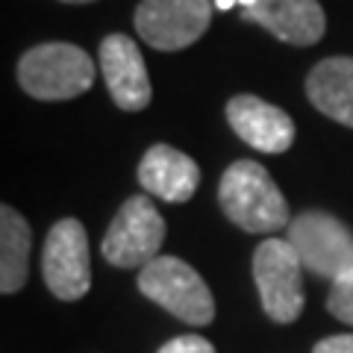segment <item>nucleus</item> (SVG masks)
<instances>
[{"mask_svg":"<svg viewBox=\"0 0 353 353\" xmlns=\"http://www.w3.org/2000/svg\"><path fill=\"white\" fill-rule=\"evenodd\" d=\"M218 203L245 233H277L292 224L289 203L259 162L239 159L221 176Z\"/></svg>","mask_w":353,"mask_h":353,"instance_id":"obj_1","label":"nucleus"},{"mask_svg":"<svg viewBox=\"0 0 353 353\" xmlns=\"http://www.w3.org/2000/svg\"><path fill=\"white\" fill-rule=\"evenodd\" d=\"M92 57L68 41H48L27 50L18 62V83L36 101H71L94 85Z\"/></svg>","mask_w":353,"mask_h":353,"instance_id":"obj_2","label":"nucleus"},{"mask_svg":"<svg viewBox=\"0 0 353 353\" xmlns=\"http://www.w3.org/2000/svg\"><path fill=\"white\" fill-rule=\"evenodd\" d=\"M136 283L148 301L192 327H206L215 318V297L206 280L176 256H157L139 271Z\"/></svg>","mask_w":353,"mask_h":353,"instance_id":"obj_3","label":"nucleus"},{"mask_svg":"<svg viewBox=\"0 0 353 353\" xmlns=\"http://www.w3.org/2000/svg\"><path fill=\"white\" fill-rule=\"evenodd\" d=\"M303 262L289 239H265L253 250V280L265 315L274 324H292L303 312Z\"/></svg>","mask_w":353,"mask_h":353,"instance_id":"obj_4","label":"nucleus"},{"mask_svg":"<svg viewBox=\"0 0 353 353\" xmlns=\"http://www.w3.org/2000/svg\"><path fill=\"white\" fill-rule=\"evenodd\" d=\"M165 218L153 206L150 197L132 194L112 218L106 236L101 241V253L115 268H145L159 256V248L165 241Z\"/></svg>","mask_w":353,"mask_h":353,"instance_id":"obj_5","label":"nucleus"},{"mask_svg":"<svg viewBox=\"0 0 353 353\" xmlns=\"http://www.w3.org/2000/svg\"><path fill=\"white\" fill-rule=\"evenodd\" d=\"M289 241L315 277L341 280L353 271V233L327 212H301L289 224Z\"/></svg>","mask_w":353,"mask_h":353,"instance_id":"obj_6","label":"nucleus"},{"mask_svg":"<svg viewBox=\"0 0 353 353\" xmlns=\"http://www.w3.org/2000/svg\"><path fill=\"white\" fill-rule=\"evenodd\" d=\"M41 274L53 297L59 301H80L92 289V256H88V236L77 218H62L50 227L41 248Z\"/></svg>","mask_w":353,"mask_h":353,"instance_id":"obj_7","label":"nucleus"},{"mask_svg":"<svg viewBox=\"0 0 353 353\" xmlns=\"http://www.w3.org/2000/svg\"><path fill=\"white\" fill-rule=\"evenodd\" d=\"M212 9V0H141L136 32L157 50H185L209 30Z\"/></svg>","mask_w":353,"mask_h":353,"instance_id":"obj_8","label":"nucleus"},{"mask_svg":"<svg viewBox=\"0 0 353 353\" xmlns=\"http://www.w3.org/2000/svg\"><path fill=\"white\" fill-rule=\"evenodd\" d=\"M101 71L112 101L124 112H141L148 109L153 88L145 68L139 44L124 32H112L101 41Z\"/></svg>","mask_w":353,"mask_h":353,"instance_id":"obj_9","label":"nucleus"},{"mask_svg":"<svg viewBox=\"0 0 353 353\" xmlns=\"http://www.w3.org/2000/svg\"><path fill=\"white\" fill-rule=\"evenodd\" d=\"M227 124L259 153H285L294 145V121L285 109L256 94H236L227 103Z\"/></svg>","mask_w":353,"mask_h":353,"instance_id":"obj_10","label":"nucleus"},{"mask_svg":"<svg viewBox=\"0 0 353 353\" xmlns=\"http://www.w3.org/2000/svg\"><path fill=\"white\" fill-rule=\"evenodd\" d=\"M241 18L253 21L294 48H309L321 41L327 30V18L318 0H256L253 6L241 9Z\"/></svg>","mask_w":353,"mask_h":353,"instance_id":"obj_11","label":"nucleus"},{"mask_svg":"<svg viewBox=\"0 0 353 353\" xmlns=\"http://www.w3.org/2000/svg\"><path fill=\"white\" fill-rule=\"evenodd\" d=\"M139 185L168 203H185L201 185V168L189 153L171 145H153L139 162Z\"/></svg>","mask_w":353,"mask_h":353,"instance_id":"obj_12","label":"nucleus"},{"mask_svg":"<svg viewBox=\"0 0 353 353\" xmlns=\"http://www.w3.org/2000/svg\"><path fill=\"white\" fill-rule=\"evenodd\" d=\"M306 97L318 112L353 127V57H327L306 77Z\"/></svg>","mask_w":353,"mask_h":353,"instance_id":"obj_13","label":"nucleus"},{"mask_svg":"<svg viewBox=\"0 0 353 353\" xmlns=\"http://www.w3.org/2000/svg\"><path fill=\"white\" fill-rule=\"evenodd\" d=\"M32 233L24 215L12 206H0V292L12 294L30 277Z\"/></svg>","mask_w":353,"mask_h":353,"instance_id":"obj_14","label":"nucleus"},{"mask_svg":"<svg viewBox=\"0 0 353 353\" xmlns=\"http://www.w3.org/2000/svg\"><path fill=\"white\" fill-rule=\"evenodd\" d=\"M327 309L341 324H353V271L333 283V289L327 294Z\"/></svg>","mask_w":353,"mask_h":353,"instance_id":"obj_15","label":"nucleus"},{"mask_svg":"<svg viewBox=\"0 0 353 353\" xmlns=\"http://www.w3.org/2000/svg\"><path fill=\"white\" fill-rule=\"evenodd\" d=\"M157 353H215V345L203 336L189 333V336H176L171 341H165Z\"/></svg>","mask_w":353,"mask_h":353,"instance_id":"obj_16","label":"nucleus"},{"mask_svg":"<svg viewBox=\"0 0 353 353\" xmlns=\"http://www.w3.org/2000/svg\"><path fill=\"white\" fill-rule=\"evenodd\" d=\"M312 353H353V333L327 336L312 347Z\"/></svg>","mask_w":353,"mask_h":353,"instance_id":"obj_17","label":"nucleus"},{"mask_svg":"<svg viewBox=\"0 0 353 353\" xmlns=\"http://www.w3.org/2000/svg\"><path fill=\"white\" fill-rule=\"evenodd\" d=\"M212 3H215V9H224L227 12V9H233V6H241V0H212Z\"/></svg>","mask_w":353,"mask_h":353,"instance_id":"obj_18","label":"nucleus"},{"mask_svg":"<svg viewBox=\"0 0 353 353\" xmlns=\"http://www.w3.org/2000/svg\"><path fill=\"white\" fill-rule=\"evenodd\" d=\"M62 3H94V0H62Z\"/></svg>","mask_w":353,"mask_h":353,"instance_id":"obj_19","label":"nucleus"}]
</instances>
